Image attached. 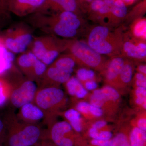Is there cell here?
<instances>
[{
  "instance_id": "10",
  "label": "cell",
  "mask_w": 146,
  "mask_h": 146,
  "mask_svg": "<svg viewBox=\"0 0 146 146\" xmlns=\"http://www.w3.org/2000/svg\"><path fill=\"white\" fill-rule=\"evenodd\" d=\"M123 35L119 31H111L94 50L99 54L114 56L121 55Z\"/></svg>"
},
{
  "instance_id": "39",
  "label": "cell",
  "mask_w": 146,
  "mask_h": 146,
  "mask_svg": "<svg viewBox=\"0 0 146 146\" xmlns=\"http://www.w3.org/2000/svg\"><path fill=\"white\" fill-rule=\"evenodd\" d=\"M137 127L141 129V130L146 131V119L145 118H141L138 119L137 123Z\"/></svg>"
},
{
  "instance_id": "23",
  "label": "cell",
  "mask_w": 146,
  "mask_h": 146,
  "mask_svg": "<svg viewBox=\"0 0 146 146\" xmlns=\"http://www.w3.org/2000/svg\"><path fill=\"white\" fill-rule=\"evenodd\" d=\"M131 26V35L134 37L146 41V20L145 18H139L134 21Z\"/></svg>"
},
{
  "instance_id": "13",
  "label": "cell",
  "mask_w": 146,
  "mask_h": 146,
  "mask_svg": "<svg viewBox=\"0 0 146 146\" xmlns=\"http://www.w3.org/2000/svg\"><path fill=\"white\" fill-rule=\"evenodd\" d=\"M45 0H9L7 10L22 17L35 13Z\"/></svg>"
},
{
  "instance_id": "33",
  "label": "cell",
  "mask_w": 146,
  "mask_h": 146,
  "mask_svg": "<svg viewBox=\"0 0 146 146\" xmlns=\"http://www.w3.org/2000/svg\"><path fill=\"white\" fill-rule=\"evenodd\" d=\"M90 103L85 102H80L76 104V110H77L80 114L84 115H89V108Z\"/></svg>"
},
{
  "instance_id": "34",
  "label": "cell",
  "mask_w": 146,
  "mask_h": 146,
  "mask_svg": "<svg viewBox=\"0 0 146 146\" xmlns=\"http://www.w3.org/2000/svg\"><path fill=\"white\" fill-rule=\"evenodd\" d=\"M135 85L136 87H143L146 88V75L138 72L135 74Z\"/></svg>"
},
{
  "instance_id": "45",
  "label": "cell",
  "mask_w": 146,
  "mask_h": 146,
  "mask_svg": "<svg viewBox=\"0 0 146 146\" xmlns=\"http://www.w3.org/2000/svg\"><path fill=\"white\" fill-rule=\"evenodd\" d=\"M3 46H5L4 44V42L3 39V38L0 37V47Z\"/></svg>"
},
{
  "instance_id": "14",
  "label": "cell",
  "mask_w": 146,
  "mask_h": 146,
  "mask_svg": "<svg viewBox=\"0 0 146 146\" xmlns=\"http://www.w3.org/2000/svg\"><path fill=\"white\" fill-rule=\"evenodd\" d=\"M19 108L16 115L19 120L24 122L36 124L44 118L42 110L33 103L27 104Z\"/></svg>"
},
{
  "instance_id": "1",
  "label": "cell",
  "mask_w": 146,
  "mask_h": 146,
  "mask_svg": "<svg viewBox=\"0 0 146 146\" xmlns=\"http://www.w3.org/2000/svg\"><path fill=\"white\" fill-rule=\"evenodd\" d=\"M6 133L4 146H31L46 138V130L37 124L24 122L13 110L4 117Z\"/></svg>"
},
{
  "instance_id": "11",
  "label": "cell",
  "mask_w": 146,
  "mask_h": 146,
  "mask_svg": "<svg viewBox=\"0 0 146 146\" xmlns=\"http://www.w3.org/2000/svg\"><path fill=\"white\" fill-rule=\"evenodd\" d=\"M72 73L50 65L37 82L38 88L57 86L65 83L72 76Z\"/></svg>"
},
{
  "instance_id": "27",
  "label": "cell",
  "mask_w": 146,
  "mask_h": 146,
  "mask_svg": "<svg viewBox=\"0 0 146 146\" xmlns=\"http://www.w3.org/2000/svg\"><path fill=\"white\" fill-rule=\"evenodd\" d=\"M89 135L92 139L104 141H110L113 137L112 133L109 131L98 130L92 127L89 129Z\"/></svg>"
},
{
  "instance_id": "44",
  "label": "cell",
  "mask_w": 146,
  "mask_h": 146,
  "mask_svg": "<svg viewBox=\"0 0 146 146\" xmlns=\"http://www.w3.org/2000/svg\"><path fill=\"white\" fill-rule=\"evenodd\" d=\"M76 1L78 3L82 11H83L82 8H83V3L84 0H76Z\"/></svg>"
},
{
  "instance_id": "4",
  "label": "cell",
  "mask_w": 146,
  "mask_h": 146,
  "mask_svg": "<svg viewBox=\"0 0 146 146\" xmlns=\"http://www.w3.org/2000/svg\"><path fill=\"white\" fill-rule=\"evenodd\" d=\"M66 51L74 58L76 63L96 70L104 68L106 63L102 55L92 49L86 42L68 39Z\"/></svg>"
},
{
  "instance_id": "8",
  "label": "cell",
  "mask_w": 146,
  "mask_h": 146,
  "mask_svg": "<svg viewBox=\"0 0 146 146\" xmlns=\"http://www.w3.org/2000/svg\"><path fill=\"white\" fill-rule=\"evenodd\" d=\"M17 62L27 78L34 82H37L46 70V65L31 52L19 56Z\"/></svg>"
},
{
  "instance_id": "18",
  "label": "cell",
  "mask_w": 146,
  "mask_h": 146,
  "mask_svg": "<svg viewBox=\"0 0 146 146\" xmlns=\"http://www.w3.org/2000/svg\"><path fill=\"white\" fill-rule=\"evenodd\" d=\"M127 15V7L125 4L121 0H116L111 7L108 19L109 22L115 23L125 18Z\"/></svg>"
},
{
  "instance_id": "35",
  "label": "cell",
  "mask_w": 146,
  "mask_h": 146,
  "mask_svg": "<svg viewBox=\"0 0 146 146\" xmlns=\"http://www.w3.org/2000/svg\"><path fill=\"white\" fill-rule=\"evenodd\" d=\"M6 129L3 119L0 118V146H4Z\"/></svg>"
},
{
  "instance_id": "43",
  "label": "cell",
  "mask_w": 146,
  "mask_h": 146,
  "mask_svg": "<svg viewBox=\"0 0 146 146\" xmlns=\"http://www.w3.org/2000/svg\"><path fill=\"white\" fill-rule=\"evenodd\" d=\"M93 1H94V0H84L83 3V8H82L83 11H86V9H87L88 5H89V4L90 3Z\"/></svg>"
},
{
  "instance_id": "30",
  "label": "cell",
  "mask_w": 146,
  "mask_h": 146,
  "mask_svg": "<svg viewBox=\"0 0 146 146\" xmlns=\"http://www.w3.org/2000/svg\"><path fill=\"white\" fill-rule=\"evenodd\" d=\"M110 146H130L129 139L124 133H118L110 140Z\"/></svg>"
},
{
  "instance_id": "24",
  "label": "cell",
  "mask_w": 146,
  "mask_h": 146,
  "mask_svg": "<svg viewBox=\"0 0 146 146\" xmlns=\"http://www.w3.org/2000/svg\"><path fill=\"white\" fill-rule=\"evenodd\" d=\"M129 139L130 146H146V131L136 127L131 130Z\"/></svg>"
},
{
  "instance_id": "16",
  "label": "cell",
  "mask_w": 146,
  "mask_h": 146,
  "mask_svg": "<svg viewBox=\"0 0 146 146\" xmlns=\"http://www.w3.org/2000/svg\"><path fill=\"white\" fill-rule=\"evenodd\" d=\"M111 31V29L105 26L94 27L89 32L86 43L92 49L95 50L98 45L108 36Z\"/></svg>"
},
{
  "instance_id": "19",
  "label": "cell",
  "mask_w": 146,
  "mask_h": 146,
  "mask_svg": "<svg viewBox=\"0 0 146 146\" xmlns=\"http://www.w3.org/2000/svg\"><path fill=\"white\" fill-rule=\"evenodd\" d=\"M57 13L59 19L71 28L78 31L82 25V19L79 15L70 11H63Z\"/></svg>"
},
{
  "instance_id": "29",
  "label": "cell",
  "mask_w": 146,
  "mask_h": 146,
  "mask_svg": "<svg viewBox=\"0 0 146 146\" xmlns=\"http://www.w3.org/2000/svg\"><path fill=\"white\" fill-rule=\"evenodd\" d=\"M95 76V72L91 69L81 68L76 72V78L81 82L93 80Z\"/></svg>"
},
{
  "instance_id": "20",
  "label": "cell",
  "mask_w": 146,
  "mask_h": 146,
  "mask_svg": "<svg viewBox=\"0 0 146 146\" xmlns=\"http://www.w3.org/2000/svg\"><path fill=\"white\" fill-rule=\"evenodd\" d=\"M76 63L74 57L68 54L58 56L50 65L72 73Z\"/></svg>"
},
{
  "instance_id": "3",
  "label": "cell",
  "mask_w": 146,
  "mask_h": 146,
  "mask_svg": "<svg viewBox=\"0 0 146 146\" xmlns=\"http://www.w3.org/2000/svg\"><path fill=\"white\" fill-rule=\"evenodd\" d=\"M68 40L51 36L37 37L32 41L31 52L45 65H50L60 52L66 51Z\"/></svg>"
},
{
  "instance_id": "36",
  "label": "cell",
  "mask_w": 146,
  "mask_h": 146,
  "mask_svg": "<svg viewBox=\"0 0 146 146\" xmlns=\"http://www.w3.org/2000/svg\"><path fill=\"white\" fill-rule=\"evenodd\" d=\"M89 115L97 117H101L103 114L102 110L100 108L97 107L90 104L89 106Z\"/></svg>"
},
{
  "instance_id": "42",
  "label": "cell",
  "mask_w": 146,
  "mask_h": 146,
  "mask_svg": "<svg viewBox=\"0 0 146 146\" xmlns=\"http://www.w3.org/2000/svg\"><path fill=\"white\" fill-rule=\"evenodd\" d=\"M137 71L138 72L142 73L146 75V66L145 64H141L137 67Z\"/></svg>"
},
{
  "instance_id": "22",
  "label": "cell",
  "mask_w": 146,
  "mask_h": 146,
  "mask_svg": "<svg viewBox=\"0 0 146 146\" xmlns=\"http://www.w3.org/2000/svg\"><path fill=\"white\" fill-rule=\"evenodd\" d=\"M14 58L13 53L7 48L0 51V76L11 69Z\"/></svg>"
},
{
  "instance_id": "17",
  "label": "cell",
  "mask_w": 146,
  "mask_h": 146,
  "mask_svg": "<svg viewBox=\"0 0 146 146\" xmlns=\"http://www.w3.org/2000/svg\"><path fill=\"white\" fill-rule=\"evenodd\" d=\"M65 84L68 94L72 96L76 97L78 98H83L88 94L87 90L76 77L71 76Z\"/></svg>"
},
{
  "instance_id": "6",
  "label": "cell",
  "mask_w": 146,
  "mask_h": 146,
  "mask_svg": "<svg viewBox=\"0 0 146 146\" xmlns=\"http://www.w3.org/2000/svg\"><path fill=\"white\" fill-rule=\"evenodd\" d=\"M46 138L56 146H75L74 131L66 121L54 122L46 129Z\"/></svg>"
},
{
  "instance_id": "31",
  "label": "cell",
  "mask_w": 146,
  "mask_h": 146,
  "mask_svg": "<svg viewBox=\"0 0 146 146\" xmlns=\"http://www.w3.org/2000/svg\"><path fill=\"white\" fill-rule=\"evenodd\" d=\"M135 102L138 105L146 109V88L143 87H136L135 91Z\"/></svg>"
},
{
  "instance_id": "7",
  "label": "cell",
  "mask_w": 146,
  "mask_h": 146,
  "mask_svg": "<svg viewBox=\"0 0 146 146\" xmlns=\"http://www.w3.org/2000/svg\"><path fill=\"white\" fill-rule=\"evenodd\" d=\"M3 39L6 48L15 53L25 51L33 40L30 32L22 27L9 30Z\"/></svg>"
},
{
  "instance_id": "28",
  "label": "cell",
  "mask_w": 146,
  "mask_h": 146,
  "mask_svg": "<svg viewBox=\"0 0 146 146\" xmlns=\"http://www.w3.org/2000/svg\"><path fill=\"white\" fill-rule=\"evenodd\" d=\"M100 92L106 101L117 100L120 98L118 91L115 88L110 86H106L99 89Z\"/></svg>"
},
{
  "instance_id": "5",
  "label": "cell",
  "mask_w": 146,
  "mask_h": 146,
  "mask_svg": "<svg viewBox=\"0 0 146 146\" xmlns=\"http://www.w3.org/2000/svg\"><path fill=\"white\" fill-rule=\"evenodd\" d=\"M11 83L12 89L9 101L13 107L20 108L24 105L33 102L38 89L35 82L27 78Z\"/></svg>"
},
{
  "instance_id": "25",
  "label": "cell",
  "mask_w": 146,
  "mask_h": 146,
  "mask_svg": "<svg viewBox=\"0 0 146 146\" xmlns=\"http://www.w3.org/2000/svg\"><path fill=\"white\" fill-rule=\"evenodd\" d=\"M133 63L130 60L126 59L119 76V82L124 84L130 83L133 78Z\"/></svg>"
},
{
  "instance_id": "12",
  "label": "cell",
  "mask_w": 146,
  "mask_h": 146,
  "mask_svg": "<svg viewBox=\"0 0 146 146\" xmlns=\"http://www.w3.org/2000/svg\"><path fill=\"white\" fill-rule=\"evenodd\" d=\"M49 11L54 13L70 11L79 16L82 12L76 0H45L35 13H46Z\"/></svg>"
},
{
  "instance_id": "15",
  "label": "cell",
  "mask_w": 146,
  "mask_h": 146,
  "mask_svg": "<svg viewBox=\"0 0 146 146\" xmlns=\"http://www.w3.org/2000/svg\"><path fill=\"white\" fill-rule=\"evenodd\" d=\"M126 58L121 55L112 57L106 63L104 68V75L108 82L115 83L119 82V76Z\"/></svg>"
},
{
  "instance_id": "9",
  "label": "cell",
  "mask_w": 146,
  "mask_h": 146,
  "mask_svg": "<svg viewBox=\"0 0 146 146\" xmlns=\"http://www.w3.org/2000/svg\"><path fill=\"white\" fill-rule=\"evenodd\" d=\"M146 41L134 37L131 34L124 35L121 55L138 61L145 60L146 57Z\"/></svg>"
},
{
  "instance_id": "21",
  "label": "cell",
  "mask_w": 146,
  "mask_h": 146,
  "mask_svg": "<svg viewBox=\"0 0 146 146\" xmlns=\"http://www.w3.org/2000/svg\"><path fill=\"white\" fill-rule=\"evenodd\" d=\"M63 117L76 132H81L82 130L80 114L75 109L71 108L63 112Z\"/></svg>"
},
{
  "instance_id": "37",
  "label": "cell",
  "mask_w": 146,
  "mask_h": 146,
  "mask_svg": "<svg viewBox=\"0 0 146 146\" xmlns=\"http://www.w3.org/2000/svg\"><path fill=\"white\" fill-rule=\"evenodd\" d=\"M84 87L88 91H94L98 87L97 82L94 80H90L84 82Z\"/></svg>"
},
{
  "instance_id": "26",
  "label": "cell",
  "mask_w": 146,
  "mask_h": 146,
  "mask_svg": "<svg viewBox=\"0 0 146 146\" xmlns=\"http://www.w3.org/2000/svg\"><path fill=\"white\" fill-rule=\"evenodd\" d=\"M12 89L11 82L0 77V107L9 101Z\"/></svg>"
},
{
  "instance_id": "2",
  "label": "cell",
  "mask_w": 146,
  "mask_h": 146,
  "mask_svg": "<svg viewBox=\"0 0 146 146\" xmlns=\"http://www.w3.org/2000/svg\"><path fill=\"white\" fill-rule=\"evenodd\" d=\"M65 94L57 86L38 88L33 103L42 110L44 122L48 127L54 122L58 109L65 104Z\"/></svg>"
},
{
  "instance_id": "40",
  "label": "cell",
  "mask_w": 146,
  "mask_h": 146,
  "mask_svg": "<svg viewBox=\"0 0 146 146\" xmlns=\"http://www.w3.org/2000/svg\"><path fill=\"white\" fill-rule=\"evenodd\" d=\"M31 146H56L49 139H46L42 140L39 143Z\"/></svg>"
},
{
  "instance_id": "41",
  "label": "cell",
  "mask_w": 146,
  "mask_h": 146,
  "mask_svg": "<svg viewBox=\"0 0 146 146\" xmlns=\"http://www.w3.org/2000/svg\"><path fill=\"white\" fill-rule=\"evenodd\" d=\"M9 0H0V11L7 10V4Z\"/></svg>"
},
{
  "instance_id": "38",
  "label": "cell",
  "mask_w": 146,
  "mask_h": 146,
  "mask_svg": "<svg viewBox=\"0 0 146 146\" xmlns=\"http://www.w3.org/2000/svg\"><path fill=\"white\" fill-rule=\"evenodd\" d=\"M107 125V123L104 120L98 121L92 125L91 127L96 129L98 130H101L102 129L105 127Z\"/></svg>"
},
{
  "instance_id": "32",
  "label": "cell",
  "mask_w": 146,
  "mask_h": 146,
  "mask_svg": "<svg viewBox=\"0 0 146 146\" xmlns=\"http://www.w3.org/2000/svg\"><path fill=\"white\" fill-rule=\"evenodd\" d=\"M106 102V101L100 95L93 93L90 96L89 103L101 108L104 105Z\"/></svg>"
}]
</instances>
